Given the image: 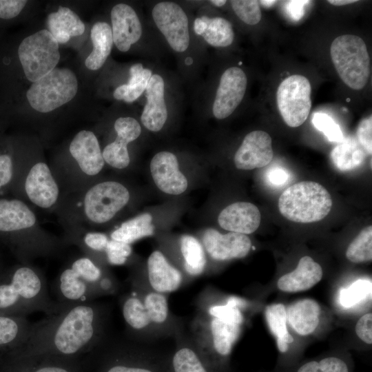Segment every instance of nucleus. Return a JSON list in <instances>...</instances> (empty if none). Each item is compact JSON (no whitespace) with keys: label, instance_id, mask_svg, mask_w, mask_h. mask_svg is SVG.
Here are the masks:
<instances>
[{"label":"nucleus","instance_id":"1","mask_svg":"<svg viewBox=\"0 0 372 372\" xmlns=\"http://www.w3.org/2000/svg\"><path fill=\"white\" fill-rule=\"evenodd\" d=\"M109 307L93 301L66 305L57 313L32 323L23 354L72 357L92 351L106 336Z\"/></svg>","mask_w":372,"mask_h":372},{"label":"nucleus","instance_id":"2","mask_svg":"<svg viewBox=\"0 0 372 372\" xmlns=\"http://www.w3.org/2000/svg\"><path fill=\"white\" fill-rule=\"evenodd\" d=\"M65 306L50 297L44 275L30 264L17 266L0 282L1 311H12L22 317L36 311L51 316Z\"/></svg>","mask_w":372,"mask_h":372},{"label":"nucleus","instance_id":"3","mask_svg":"<svg viewBox=\"0 0 372 372\" xmlns=\"http://www.w3.org/2000/svg\"><path fill=\"white\" fill-rule=\"evenodd\" d=\"M37 217L21 199L0 196V236L17 249L24 263L37 256L53 254L59 247L54 239L32 232Z\"/></svg>","mask_w":372,"mask_h":372},{"label":"nucleus","instance_id":"4","mask_svg":"<svg viewBox=\"0 0 372 372\" xmlns=\"http://www.w3.org/2000/svg\"><path fill=\"white\" fill-rule=\"evenodd\" d=\"M329 192L313 181H301L289 186L280 195L278 208L287 219L300 223L322 220L331 211Z\"/></svg>","mask_w":372,"mask_h":372},{"label":"nucleus","instance_id":"5","mask_svg":"<svg viewBox=\"0 0 372 372\" xmlns=\"http://www.w3.org/2000/svg\"><path fill=\"white\" fill-rule=\"evenodd\" d=\"M242 325L203 311L196 325V347L216 369L228 372V362Z\"/></svg>","mask_w":372,"mask_h":372},{"label":"nucleus","instance_id":"6","mask_svg":"<svg viewBox=\"0 0 372 372\" xmlns=\"http://www.w3.org/2000/svg\"><path fill=\"white\" fill-rule=\"evenodd\" d=\"M332 62L342 81L351 89L362 90L370 76V59L366 45L356 35L336 37L330 48Z\"/></svg>","mask_w":372,"mask_h":372},{"label":"nucleus","instance_id":"7","mask_svg":"<svg viewBox=\"0 0 372 372\" xmlns=\"http://www.w3.org/2000/svg\"><path fill=\"white\" fill-rule=\"evenodd\" d=\"M79 84L75 74L69 68H54L32 83L25 96L34 110L48 113L68 103L76 96Z\"/></svg>","mask_w":372,"mask_h":372},{"label":"nucleus","instance_id":"8","mask_svg":"<svg viewBox=\"0 0 372 372\" xmlns=\"http://www.w3.org/2000/svg\"><path fill=\"white\" fill-rule=\"evenodd\" d=\"M17 56L28 81L34 83L56 68L60 59L59 43L48 30L25 37Z\"/></svg>","mask_w":372,"mask_h":372},{"label":"nucleus","instance_id":"9","mask_svg":"<svg viewBox=\"0 0 372 372\" xmlns=\"http://www.w3.org/2000/svg\"><path fill=\"white\" fill-rule=\"evenodd\" d=\"M130 197L128 189L118 182L99 183L91 187L83 196V216L90 223H106L127 204Z\"/></svg>","mask_w":372,"mask_h":372},{"label":"nucleus","instance_id":"10","mask_svg":"<svg viewBox=\"0 0 372 372\" xmlns=\"http://www.w3.org/2000/svg\"><path fill=\"white\" fill-rule=\"evenodd\" d=\"M96 347L104 352L100 372H167V359H158L126 344H110L106 336Z\"/></svg>","mask_w":372,"mask_h":372},{"label":"nucleus","instance_id":"11","mask_svg":"<svg viewBox=\"0 0 372 372\" xmlns=\"http://www.w3.org/2000/svg\"><path fill=\"white\" fill-rule=\"evenodd\" d=\"M311 91L309 81L300 74L289 76L278 86V108L289 127H297L307 118L311 107Z\"/></svg>","mask_w":372,"mask_h":372},{"label":"nucleus","instance_id":"12","mask_svg":"<svg viewBox=\"0 0 372 372\" xmlns=\"http://www.w3.org/2000/svg\"><path fill=\"white\" fill-rule=\"evenodd\" d=\"M153 20L169 46L177 52L189 45V23L186 13L174 2L162 1L152 8Z\"/></svg>","mask_w":372,"mask_h":372},{"label":"nucleus","instance_id":"13","mask_svg":"<svg viewBox=\"0 0 372 372\" xmlns=\"http://www.w3.org/2000/svg\"><path fill=\"white\" fill-rule=\"evenodd\" d=\"M247 85L243 70L238 67L227 68L222 74L212 106L214 116L224 119L230 116L241 103Z\"/></svg>","mask_w":372,"mask_h":372},{"label":"nucleus","instance_id":"14","mask_svg":"<svg viewBox=\"0 0 372 372\" xmlns=\"http://www.w3.org/2000/svg\"><path fill=\"white\" fill-rule=\"evenodd\" d=\"M202 245L208 255L217 261L243 258L251 248V240L247 235L231 231L221 234L211 228L204 231Z\"/></svg>","mask_w":372,"mask_h":372},{"label":"nucleus","instance_id":"15","mask_svg":"<svg viewBox=\"0 0 372 372\" xmlns=\"http://www.w3.org/2000/svg\"><path fill=\"white\" fill-rule=\"evenodd\" d=\"M24 191L29 200L43 209L54 206L59 196V185L44 162H37L30 168L24 180Z\"/></svg>","mask_w":372,"mask_h":372},{"label":"nucleus","instance_id":"16","mask_svg":"<svg viewBox=\"0 0 372 372\" xmlns=\"http://www.w3.org/2000/svg\"><path fill=\"white\" fill-rule=\"evenodd\" d=\"M273 156L269 134L262 130H255L245 136L235 154L234 163L239 169L251 170L267 165Z\"/></svg>","mask_w":372,"mask_h":372},{"label":"nucleus","instance_id":"17","mask_svg":"<svg viewBox=\"0 0 372 372\" xmlns=\"http://www.w3.org/2000/svg\"><path fill=\"white\" fill-rule=\"evenodd\" d=\"M116 139L107 145L102 154L105 163L116 169L126 168L130 162L127 145L141 133L139 123L132 117H119L114 125Z\"/></svg>","mask_w":372,"mask_h":372},{"label":"nucleus","instance_id":"18","mask_svg":"<svg viewBox=\"0 0 372 372\" xmlns=\"http://www.w3.org/2000/svg\"><path fill=\"white\" fill-rule=\"evenodd\" d=\"M150 172L157 187L166 194L179 195L187 188V180L172 152L163 151L155 154L150 163Z\"/></svg>","mask_w":372,"mask_h":372},{"label":"nucleus","instance_id":"19","mask_svg":"<svg viewBox=\"0 0 372 372\" xmlns=\"http://www.w3.org/2000/svg\"><path fill=\"white\" fill-rule=\"evenodd\" d=\"M113 42L117 49L127 52L142 35V25L135 10L129 5H115L110 14Z\"/></svg>","mask_w":372,"mask_h":372},{"label":"nucleus","instance_id":"20","mask_svg":"<svg viewBox=\"0 0 372 372\" xmlns=\"http://www.w3.org/2000/svg\"><path fill=\"white\" fill-rule=\"evenodd\" d=\"M56 301L68 305L93 301L99 297L95 289L70 265L59 274L52 285Z\"/></svg>","mask_w":372,"mask_h":372},{"label":"nucleus","instance_id":"21","mask_svg":"<svg viewBox=\"0 0 372 372\" xmlns=\"http://www.w3.org/2000/svg\"><path fill=\"white\" fill-rule=\"evenodd\" d=\"M69 151L80 170L92 176L101 172L105 165L96 135L90 130H81L72 140Z\"/></svg>","mask_w":372,"mask_h":372},{"label":"nucleus","instance_id":"22","mask_svg":"<svg viewBox=\"0 0 372 372\" xmlns=\"http://www.w3.org/2000/svg\"><path fill=\"white\" fill-rule=\"evenodd\" d=\"M261 216L258 207L248 202H237L224 208L218 222L224 229L242 234H250L259 227Z\"/></svg>","mask_w":372,"mask_h":372},{"label":"nucleus","instance_id":"23","mask_svg":"<svg viewBox=\"0 0 372 372\" xmlns=\"http://www.w3.org/2000/svg\"><path fill=\"white\" fill-rule=\"evenodd\" d=\"M164 81L159 74H152L145 90L146 103L141 120L148 130L158 132L167 118V109L165 101Z\"/></svg>","mask_w":372,"mask_h":372},{"label":"nucleus","instance_id":"24","mask_svg":"<svg viewBox=\"0 0 372 372\" xmlns=\"http://www.w3.org/2000/svg\"><path fill=\"white\" fill-rule=\"evenodd\" d=\"M322 267L311 257L304 256L296 268L281 276L277 281L278 289L285 293H298L310 289L322 278Z\"/></svg>","mask_w":372,"mask_h":372},{"label":"nucleus","instance_id":"25","mask_svg":"<svg viewBox=\"0 0 372 372\" xmlns=\"http://www.w3.org/2000/svg\"><path fill=\"white\" fill-rule=\"evenodd\" d=\"M147 265L152 290L166 294L176 291L182 285L181 272L168 262L161 251H153L148 258Z\"/></svg>","mask_w":372,"mask_h":372},{"label":"nucleus","instance_id":"26","mask_svg":"<svg viewBox=\"0 0 372 372\" xmlns=\"http://www.w3.org/2000/svg\"><path fill=\"white\" fill-rule=\"evenodd\" d=\"M286 310L287 324L300 336L312 335L320 327L322 308L313 299L298 300L291 303Z\"/></svg>","mask_w":372,"mask_h":372},{"label":"nucleus","instance_id":"27","mask_svg":"<svg viewBox=\"0 0 372 372\" xmlns=\"http://www.w3.org/2000/svg\"><path fill=\"white\" fill-rule=\"evenodd\" d=\"M167 372H222L211 365L196 345L183 344L167 358Z\"/></svg>","mask_w":372,"mask_h":372},{"label":"nucleus","instance_id":"28","mask_svg":"<svg viewBox=\"0 0 372 372\" xmlns=\"http://www.w3.org/2000/svg\"><path fill=\"white\" fill-rule=\"evenodd\" d=\"M48 31L58 43H67L70 37L80 36L85 31V25L71 9L59 6L56 12L48 16Z\"/></svg>","mask_w":372,"mask_h":372},{"label":"nucleus","instance_id":"29","mask_svg":"<svg viewBox=\"0 0 372 372\" xmlns=\"http://www.w3.org/2000/svg\"><path fill=\"white\" fill-rule=\"evenodd\" d=\"M93 49L85 61L89 70L100 69L110 54L113 42L111 26L105 22H97L91 29Z\"/></svg>","mask_w":372,"mask_h":372},{"label":"nucleus","instance_id":"30","mask_svg":"<svg viewBox=\"0 0 372 372\" xmlns=\"http://www.w3.org/2000/svg\"><path fill=\"white\" fill-rule=\"evenodd\" d=\"M122 314L128 331L142 333L152 326L140 293L137 291L124 296L121 301Z\"/></svg>","mask_w":372,"mask_h":372},{"label":"nucleus","instance_id":"31","mask_svg":"<svg viewBox=\"0 0 372 372\" xmlns=\"http://www.w3.org/2000/svg\"><path fill=\"white\" fill-rule=\"evenodd\" d=\"M366 152L353 136L344 137L332 149L331 159L335 167L342 171L352 170L361 165Z\"/></svg>","mask_w":372,"mask_h":372},{"label":"nucleus","instance_id":"32","mask_svg":"<svg viewBox=\"0 0 372 372\" xmlns=\"http://www.w3.org/2000/svg\"><path fill=\"white\" fill-rule=\"evenodd\" d=\"M265 316L279 352L287 353L294 338L288 330L286 307L282 303L271 304L266 307Z\"/></svg>","mask_w":372,"mask_h":372},{"label":"nucleus","instance_id":"33","mask_svg":"<svg viewBox=\"0 0 372 372\" xmlns=\"http://www.w3.org/2000/svg\"><path fill=\"white\" fill-rule=\"evenodd\" d=\"M130 74L128 83L117 87L114 91L115 99L127 103L136 101L145 91L152 72L148 68L144 69L141 63H136L130 68Z\"/></svg>","mask_w":372,"mask_h":372},{"label":"nucleus","instance_id":"34","mask_svg":"<svg viewBox=\"0 0 372 372\" xmlns=\"http://www.w3.org/2000/svg\"><path fill=\"white\" fill-rule=\"evenodd\" d=\"M152 220V217L149 214L138 215L124 222L114 230L110 235L111 239L130 245L142 238L152 236L154 227Z\"/></svg>","mask_w":372,"mask_h":372},{"label":"nucleus","instance_id":"35","mask_svg":"<svg viewBox=\"0 0 372 372\" xmlns=\"http://www.w3.org/2000/svg\"><path fill=\"white\" fill-rule=\"evenodd\" d=\"M184 269L192 276H198L205 270L207 259L202 243L192 236L183 235L180 240Z\"/></svg>","mask_w":372,"mask_h":372},{"label":"nucleus","instance_id":"36","mask_svg":"<svg viewBox=\"0 0 372 372\" xmlns=\"http://www.w3.org/2000/svg\"><path fill=\"white\" fill-rule=\"evenodd\" d=\"M31 326L25 317L0 315V347L21 345L28 338Z\"/></svg>","mask_w":372,"mask_h":372},{"label":"nucleus","instance_id":"37","mask_svg":"<svg viewBox=\"0 0 372 372\" xmlns=\"http://www.w3.org/2000/svg\"><path fill=\"white\" fill-rule=\"evenodd\" d=\"M205 41L214 47H227L234 39L231 23L222 17H207V27L202 34Z\"/></svg>","mask_w":372,"mask_h":372},{"label":"nucleus","instance_id":"38","mask_svg":"<svg viewBox=\"0 0 372 372\" xmlns=\"http://www.w3.org/2000/svg\"><path fill=\"white\" fill-rule=\"evenodd\" d=\"M152 325H163L169 319L166 294L153 290L140 294Z\"/></svg>","mask_w":372,"mask_h":372},{"label":"nucleus","instance_id":"39","mask_svg":"<svg viewBox=\"0 0 372 372\" xmlns=\"http://www.w3.org/2000/svg\"><path fill=\"white\" fill-rule=\"evenodd\" d=\"M346 257L351 262L362 263L372 260V226L364 228L349 244Z\"/></svg>","mask_w":372,"mask_h":372},{"label":"nucleus","instance_id":"40","mask_svg":"<svg viewBox=\"0 0 372 372\" xmlns=\"http://www.w3.org/2000/svg\"><path fill=\"white\" fill-rule=\"evenodd\" d=\"M295 372H351V368L345 358L329 355L307 361L300 364Z\"/></svg>","mask_w":372,"mask_h":372},{"label":"nucleus","instance_id":"41","mask_svg":"<svg viewBox=\"0 0 372 372\" xmlns=\"http://www.w3.org/2000/svg\"><path fill=\"white\" fill-rule=\"evenodd\" d=\"M10 146L0 134V193L11 187L14 178L16 161Z\"/></svg>","mask_w":372,"mask_h":372},{"label":"nucleus","instance_id":"42","mask_svg":"<svg viewBox=\"0 0 372 372\" xmlns=\"http://www.w3.org/2000/svg\"><path fill=\"white\" fill-rule=\"evenodd\" d=\"M313 126L322 132L328 141L340 143L344 138V135L340 125L327 114L316 112L311 118Z\"/></svg>","mask_w":372,"mask_h":372},{"label":"nucleus","instance_id":"43","mask_svg":"<svg viewBox=\"0 0 372 372\" xmlns=\"http://www.w3.org/2000/svg\"><path fill=\"white\" fill-rule=\"evenodd\" d=\"M371 290V282L358 280L347 289L340 291V302L344 307H351L362 300Z\"/></svg>","mask_w":372,"mask_h":372},{"label":"nucleus","instance_id":"44","mask_svg":"<svg viewBox=\"0 0 372 372\" xmlns=\"http://www.w3.org/2000/svg\"><path fill=\"white\" fill-rule=\"evenodd\" d=\"M237 17L248 25H256L261 19V10L258 1L233 0L230 1Z\"/></svg>","mask_w":372,"mask_h":372},{"label":"nucleus","instance_id":"45","mask_svg":"<svg viewBox=\"0 0 372 372\" xmlns=\"http://www.w3.org/2000/svg\"><path fill=\"white\" fill-rule=\"evenodd\" d=\"M107 236L101 232L89 231L83 234L81 240L76 242L85 252L86 256L94 260L96 254L105 253L109 241Z\"/></svg>","mask_w":372,"mask_h":372},{"label":"nucleus","instance_id":"46","mask_svg":"<svg viewBox=\"0 0 372 372\" xmlns=\"http://www.w3.org/2000/svg\"><path fill=\"white\" fill-rule=\"evenodd\" d=\"M131 254L130 245L112 239L109 240L105 251L107 262L112 265H124Z\"/></svg>","mask_w":372,"mask_h":372},{"label":"nucleus","instance_id":"47","mask_svg":"<svg viewBox=\"0 0 372 372\" xmlns=\"http://www.w3.org/2000/svg\"><path fill=\"white\" fill-rule=\"evenodd\" d=\"M358 141L367 154L372 153V118L362 119L357 130Z\"/></svg>","mask_w":372,"mask_h":372},{"label":"nucleus","instance_id":"48","mask_svg":"<svg viewBox=\"0 0 372 372\" xmlns=\"http://www.w3.org/2000/svg\"><path fill=\"white\" fill-rule=\"evenodd\" d=\"M27 2L25 0H0V20L14 19L21 14Z\"/></svg>","mask_w":372,"mask_h":372},{"label":"nucleus","instance_id":"49","mask_svg":"<svg viewBox=\"0 0 372 372\" xmlns=\"http://www.w3.org/2000/svg\"><path fill=\"white\" fill-rule=\"evenodd\" d=\"M358 338L367 345L372 344V314L366 313L359 318L355 326Z\"/></svg>","mask_w":372,"mask_h":372},{"label":"nucleus","instance_id":"50","mask_svg":"<svg viewBox=\"0 0 372 372\" xmlns=\"http://www.w3.org/2000/svg\"><path fill=\"white\" fill-rule=\"evenodd\" d=\"M289 174L282 167H276L269 169L266 174V178L269 184L273 186H282L289 180Z\"/></svg>","mask_w":372,"mask_h":372},{"label":"nucleus","instance_id":"51","mask_svg":"<svg viewBox=\"0 0 372 372\" xmlns=\"http://www.w3.org/2000/svg\"><path fill=\"white\" fill-rule=\"evenodd\" d=\"M310 1H288L286 2V10L294 20L300 19L304 15V6Z\"/></svg>","mask_w":372,"mask_h":372},{"label":"nucleus","instance_id":"52","mask_svg":"<svg viewBox=\"0 0 372 372\" xmlns=\"http://www.w3.org/2000/svg\"><path fill=\"white\" fill-rule=\"evenodd\" d=\"M61 364V362H45L33 372H72L70 367Z\"/></svg>","mask_w":372,"mask_h":372},{"label":"nucleus","instance_id":"53","mask_svg":"<svg viewBox=\"0 0 372 372\" xmlns=\"http://www.w3.org/2000/svg\"><path fill=\"white\" fill-rule=\"evenodd\" d=\"M207 27V16L198 17L194 22V30L196 34L202 36Z\"/></svg>","mask_w":372,"mask_h":372},{"label":"nucleus","instance_id":"54","mask_svg":"<svg viewBox=\"0 0 372 372\" xmlns=\"http://www.w3.org/2000/svg\"><path fill=\"white\" fill-rule=\"evenodd\" d=\"M357 0H329L328 2L334 6H344L357 2Z\"/></svg>","mask_w":372,"mask_h":372},{"label":"nucleus","instance_id":"55","mask_svg":"<svg viewBox=\"0 0 372 372\" xmlns=\"http://www.w3.org/2000/svg\"><path fill=\"white\" fill-rule=\"evenodd\" d=\"M209 2L217 7H221L224 6L227 1L225 0H211L209 1Z\"/></svg>","mask_w":372,"mask_h":372},{"label":"nucleus","instance_id":"56","mask_svg":"<svg viewBox=\"0 0 372 372\" xmlns=\"http://www.w3.org/2000/svg\"><path fill=\"white\" fill-rule=\"evenodd\" d=\"M259 3H261L262 6H266L267 8L273 6L275 4L277 1H259Z\"/></svg>","mask_w":372,"mask_h":372},{"label":"nucleus","instance_id":"57","mask_svg":"<svg viewBox=\"0 0 372 372\" xmlns=\"http://www.w3.org/2000/svg\"><path fill=\"white\" fill-rule=\"evenodd\" d=\"M193 61H192V59L190 58V57H187L185 60V63L187 65H191Z\"/></svg>","mask_w":372,"mask_h":372}]
</instances>
